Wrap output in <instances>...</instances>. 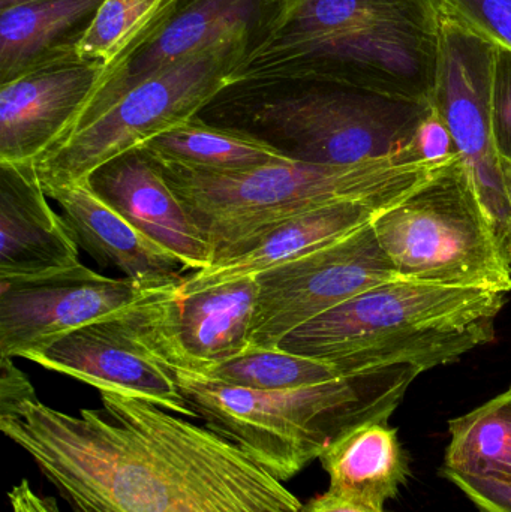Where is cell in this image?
Listing matches in <instances>:
<instances>
[{
  "label": "cell",
  "instance_id": "obj_24",
  "mask_svg": "<svg viewBox=\"0 0 511 512\" xmlns=\"http://www.w3.org/2000/svg\"><path fill=\"white\" fill-rule=\"evenodd\" d=\"M204 378L249 390L284 391L326 384L344 373L327 361L282 348H254L204 373Z\"/></svg>",
  "mask_w": 511,
  "mask_h": 512
},
{
  "label": "cell",
  "instance_id": "obj_14",
  "mask_svg": "<svg viewBox=\"0 0 511 512\" xmlns=\"http://www.w3.org/2000/svg\"><path fill=\"white\" fill-rule=\"evenodd\" d=\"M453 158L432 162L423 170L371 194L336 201L273 225L234 248L221 261L185 277L179 292L194 294L234 280L258 277L285 262L338 242L374 224L383 213L431 179Z\"/></svg>",
  "mask_w": 511,
  "mask_h": 512
},
{
  "label": "cell",
  "instance_id": "obj_20",
  "mask_svg": "<svg viewBox=\"0 0 511 512\" xmlns=\"http://www.w3.org/2000/svg\"><path fill=\"white\" fill-rule=\"evenodd\" d=\"M104 0H36L0 11V84L77 56Z\"/></svg>",
  "mask_w": 511,
  "mask_h": 512
},
{
  "label": "cell",
  "instance_id": "obj_29",
  "mask_svg": "<svg viewBox=\"0 0 511 512\" xmlns=\"http://www.w3.org/2000/svg\"><path fill=\"white\" fill-rule=\"evenodd\" d=\"M482 512H511V481L441 472Z\"/></svg>",
  "mask_w": 511,
  "mask_h": 512
},
{
  "label": "cell",
  "instance_id": "obj_10",
  "mask_svg": "<svg viewBox=\"0 0 511 512\" xmlns=\"http://www.w3.org/2000/svg\"><path fill=\"white\" fill-rule=\"evenodd\" d=\"M179 288L111 279L81 262L44 276L0 279V357L32 361L71 331L171 297Z\"/></svg>",
  "mask_w": 511,
  "mask_h": 512
},
{
  "label": "cell",
  "instance_id": "obj_30",
  "mask_svg": "<svg viewBox=\"0 0 511 512\" xmlns=\"http://www.w3.org/2000/svg\"><path fill=\"white\" fill-rule=\"evenodd\" d=\"M35 397H38L35 388L24 372L12 363V358L0 357V412L15 408Z\"/></svg>",
  "mask_w": 511,
  "mask_h": 512
},
{
  "label": "cell",
  "instance_id": "obj_9",
  "mask_svg": "<svg viewBox=\"0 0 511 512\" xmlns=\"http://www.w3.org/2000/svg\"><path fill=\"white\" fill-rule=\"evenodd\" d=\"M495 50L491 41L443 11L431 105L470 168L511 264V209L492 131Z\"/></svg>",
  "mask_w": 511,
  "mask_h": 512
},
{
  "label": "cell",
  "instance_id": "obj_4",
  "mask_svg": "<svg viewBox=\"0 0 511 512\" xmlns=\"http://www.w3.org/2000/svg\"><path fill=\"white\" fill-rule=\"evenodd\" d=\"M171 372L195 417L282 483L320 460L350 430L387 423L422 373L390 366L297 390L263 391Z\"/></svg>",
  "mask_w": 511,
  "mask_h": 512
},
{
  "label": "cell",
  "instance_id": "obj_27",
  "mask_svg": "<svg viewBox=\"0 0 511 512\" xmlns=\"http://www.w3.org/2000/svg\"><path fill=\"white\" fill-rule=\"evenodd\" d=\"M492 131L498 155L511 161V50L503 47L495 50Z\"/></svg>",
  "mask_w": 511,
  "mask_h": 512
},
{
  "label": "cell",
  "instance_id": "obj_2",
  "mask_svg": "<svg viewBox=\"0 0 511 512\" xmlns=\"http://www.w3.org/2000/svg\"><path fill=\"white\" fill-rule=\"evenodd\" d=\"M441 15L440 0H300L233 81L312 78L431 104Z\"/></svg>",
  "mask_w": 511,
  "mask_h": 512
},
{
  "label": "cell",
  "instance_id": "obj_11",
  "mask_svg": "<svg viewBox=\"0 0 511 512\" xmlns=\"http://www.w3.org/2000/svg\"><path fill=\"white\" fill-rule=\"evenodd\" d=\"M401 279L374 227L285 262L257 277L251 346L279 348L297 328L390 280Z\"/></svg>",
  "mask_w": 511,
  "mask_h": 512
},
{
  "label": "cell",
  "instance_id": "obj_34",
  "mask_svg": "<svg viewBox=\"0 0 511 512\" xmlns=\"http://www.w3.org/2000/svg\"><path fill=\"white\" fill-rule=\"evenodd\" d=\"M36 2V0H0V11L14 8V6L24 5V3Z\"/></svg>",
  "mask_w": 511,
  "mask_h": 512
},
{
  "label": "cell",
  "instance_id": "obj_17",
  "mask_svg": "<svg viewBox=\"0 0 511 512\" xmlns=\"http://www.w3.org/2000/svg\"><path fill=\"white\" fill-rule=\"evenodd\" d=\"M86 182L129 224L176 256L185 270L212 265L206 234L168 185L162 165L143 146L105 162Z\"/></svg>",
  "mask_w": 511,
  "mask_h": 512
},
{
  "label": "cell",
  "instance_id": "obj_33",
  "mask_svg": "<svg viewBox=\"0 0 511 512\" xmlns=\"http://www.w3.org/2000/svg\"><path fill=\"white\" fill-rule=\"evenodd\" d=\"M501 174H503L504 189H506L507 201L511 209V161L500 158Z\"/></svg>",
  "mask_w": 511,
  "mask_h": 512
},
{
  "label": "cell",
  "instance_id": "obj_25",
  "mask_svg": "<svg viewBox=\"0 0 511 512\" xmlns=\"http://www.w3.org/2000/svg\"><path fill=\"white\" fill-rule=\"evenodd\" d=\"M167 2L104 0L78 45L77 56L107 68L146 29Z\"/></svg>",
  "mask_w": 511,
  "mask_h": 512
},
{
  "label": "cell",
  "instance_id": "obj_12",
  "mask_svg": "<svg viewBox=\"0 0 511 512\" xmlns=\"http://www.w3.org/2000/svg\"><path fill=\"white\" fill-rule=\"evenodd\" d=\"M299 2L168 0L134 42L105 68L80 119L135 84L228 36L246 33L260 51L275 38Z\"/></svg>",
  "mask_w": 511,
  "mask_h": 512
},
{
  "label": "cell",
  "instance_id": "obj_6",
  "mask_svg": "<svg viewBox=\"0 0 511 512\" xmlns=\"http://www.w3.org/2000/svg\"><path fill=\"white\" fill-rule=\"evenodd\" d=\"M432 162L398 159L357 165L287 161L231 176H209L164 167L168 185L200 225L213 262L261 231L336 201L371 194ZM212 262V264H213Z\"/></svg>",
  "mask_w": 511,
  "mask_h": 512
},
{
  "label": "cell",
  "instance_id": "obj_28",
  "mask_svg": "<svg viewBox=\"0 0 511 512\" xmlns=\"http://www.w3.org/2000/svg\"><path fill=\"white\" fill-rule=\"evenodd\" d=\"M456 155L458 150L450 129L447 128L443 117L431 105V110L420 122L410 147L401 156V162L416 164V162L443 161Z\"/></svg>",
  "mask_w": 511,
  "mask_h": 512
},
{
  "label": "cell",
  "instance_id": "obj_13",
  "mask_svg": "<svg viewBox=\"0 0 511 512\" xmlns=\"http://www.w3.org/2000/svg\"><path fill=\"white\" fill-rule=\"evenodd\" d=\"M257 298V277H248L147 301L135 313L147 345L170 369L204 375L251 346Z\"/></svg>",
  "mask_w": 511,
  "mask_h": 512
},
{
  "label": "cell",
  "instance_id": "obj_5",
  "mask_svg": "<svg viewBox=\"0 0 511 512\" xmlns=\"http://www.w3.org/2000/svg\"><path fill=\"white\" fill-rule=\"evenodd\" d=\"M429 110V102L335 81L245 78L231 81L198 116L251 132L294 161L357 165L401 162Z\"/></svg>",
  "mask_w": 511,
  "mask_h": 512
},
{
  "label": "cell",
  "instance_id": "obj_16",
  "mask_svg": "<svg viewBox=\"0 0 511 512\" xmlns=\"http://www.w3.org/2000/svg\"><path fill=\"white\" fill-rule=\"evenodd\" d=\"M105 66L74 57L0 84V164L35 165L72 131Z\"/></svg>",
  "mask_w": 511,
  "mask_h": 512
},
{
  "label": "cell",
  "instance_id": "obj_3",
  "mask_svg": "<svg viewBox=\"0 0 511 512\" xmlns=\"http://www.w3.org/2000/svg\"><path fill=\"white\" fill-rule=\"evenodd\" d=\"M506 301L507 292L492 289L390 280L306 322L279 348L344 375L390 366L423 373L491 343Z\"/></svg>",
  "mask_w": 511,
  "mask_h": 512
},
{
  "label": "cell",
  "instance_id": "obj_15",
  "mask_svg": "<svg viewBox=\"0 0 511 512\" xmlns=\"http://www.w3.org/2000/svg\"><path fill=\"white\" fill-rule=\"evenodd\" d=\"M137 307L71 331L36 355L33 363L92 385L99 393L140 397L182 417L197 418L170 367L144 340Z\"/></svg>",
  "mask_w": 511,
  "mask_h": 512
},
{
  "label": "cell",
  "instance_id": "obj_1",
  "mask_svg": "<svg viewBox=\"0 0 511 512\" xmlns=\"http://www.w3.org/2000/svg\"><path fill=\"white\" fill-rule=\"evenodd\" d=\"M101 409L66 414L38 397L0 412L74 512H300L303 505L224 436L149 400L101 391Z\"/></svg>",
  "mask_w": 511,
  "mask_h": 512
},
{
  "label": "cell",
  "instance_id": "obj_21",
  "mask_svg": "<svg viewBox=\"0 0 511 512\" xmlns=\"http://www.w3.org/2000/svg\"><path fill=\"white\" fill-rule=\"evenodd\" d=\"M330 490L383 510L407 481L408 459L398 432L387 423H368L336 439L320 457Z\"/></svg>",
  "mask_w": 511,
  "mask_h": 512
},
{
  "label": "cell",
  "instance_id": "obj_19",
  "mask_svg": "<svg viewBox=\"0 0 511 512\" xmlns=\"http://www.w3.org/2000/svg\"><path fill=\"white\" fill-rule=\"evenodd\" d=\"M45 194L62 209L78 245L99 264L113 265L128 279L156 288L185 280L182 262L129 224L86 180L45 189Z\"/></svg>",
  "mask_w": 511,
  "mask_h": 512
},
{
  "label": "cell",
  "instance_id": "obj_18",
  "mask_svg": "<svg viewBox=\"0 0 511 512\" xmlns=\"http://www.w3.org/2000/svg\"><path fill=\"white\" fill-rule=\"evenodd\" d=\"M48 200L35 165L0 164V279L44 276L80 264L71 227Z\"/></svg>",
  "mask_w": 511,
  "mask_h": 512
},
{
  "label": "cell",
  "instance_id": "obj_7",
  "mask_svg": "<svg viewBox=\"0 0 511 512\" xmlns=\"http://www.w3.org/2000/svg\"><path fill=\"white\" fill-rule=\"evenodd\" d=\"M257 51L246 33L210 45L86 114L35 164L44 189L86 180L116 156L197 117Z\"/></svg>",
  "mask_w": 511,
  "mask_h": 512
},
{
  "label": "cell",
  "instance_id": "obj_8",
  "mask_svg": "<svg viewBox=\"0 0 511 512\" xmlns=\"http://www.w3.org/2000/svg\"><path fill=\"white\" fill-rule=\"evenodd\" d=\"M372 227L401 279L511 291V264L459 155Z\"/></svg>",
  "mask_w": 511,
  "mask_h": 512
},
{
  "label": "cell",
  "instance_id": "obj_26",
  "mask_svg": "<svg viewBox=\"0 0 511 512\" xmlns=\"http://www.w3.org/2000/svg\"><path fill=\"white\" fill-rule=\"evenodd\" d=\"M441 8L497 47L511 50V0H440Z\"/></svg>",
  "mask_w": 511,
  "mask_h": 512
},
{
  "label": "cell",
  "instance_id": "obj_32",
  "mask_svg": "<svg viewBox=\"0 0 511 512\" xmlns=\"http://www.w3.org/2000/svg\"><path fill=\"white\" fill-rule=\"evenodd\" d=\"M300 512H384V510L329 489L324 495L308 502Z\"/></svg>",
  "mask_w": 511,
  "mask_h": 512
},
{
  "label": "cell",
  "instance_id": "obj_23",
  "mask_svg": "<svg viewBox=\"0 0 511 512\" xmlns=\"http://www.w3.org/2000/svg\"><path fill=\"white\" fill-rule=\"evenodd\" d=\"M441 472L511 481V387L449 423Z\"/></svg>",
  "mask_w": 511,
  "mask_h": 512
},
{
  "label": "cell",
  "instance_id": "obj_22",
  "mask_svg": "<svg viewBox=\"0 0 511 512\" xmlns=\"http://www.w3.org/2000/svg\"><path fill=\"white\" fill-rule=\"evenodd\" d=\"M141 146L164 167L209 176H231L291 161L281 150L251 132L215 125L200 116Z\"/></svg>",
  "mask_w": 511,
  "mask_h": 512
},
{
  "label": "cell",
  "instance_id": "obj_31",
  "mask_svg": "<svg viewBox=\"0 0 511 512\" xmlns=\"http://www.w3.org/2000/svg\"><path fill=\"white\" fill-rule=\"evenodd\" d=\"M8 502L12 512H60L53 498L38 495L27 480L9 490Z\"/></svg>",
  "mask_w": 511,
  "mask_h": 512
}]
</instances>
